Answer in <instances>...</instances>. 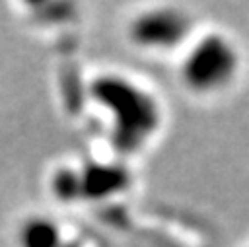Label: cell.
I'll use <instances>...</instances> for the list:
<instances>
[{"mask_svg":"<svg viewBox=\"0 0 249 247\" xmlns=\"http://www.w3.org/2000/svg\"><path fill=\"white\" fill-rule=\"evenodd\" d=\"M241 51L222 31H208L189 41L179 62V82L195 95H218L239 76Z\"/></svg>","mask_w":249,"mask_h":247,"instance_id":"obj_1","label":"cell"},{"mask_svg":"<svg viewBox=\"0 0 249 247\" xmlns=\"http://www.w3.org/2000/svg\"><path fill=\"white\" fill-rule=\"evenodd\" d=\"M193 35L191 16L177 6H152L138 12L128 23L130 43L152 54L185 49Z\"/></svg>","mask_w":249,"mask_h":247,"instance_id":"obj_2","label":"cell"},{"mask_svg":"<svg viewBox=\"0 0 249 247\" xmlns=\"http://www.w3.org/2000/svg\"><path fill=\"white\" fill-rule=\"evenodd\" d=\"M60 224L45 214H31L16 229V247H62Z\"/></svg>","mask_w":249,"mask_h":247,"instance_id":"obj_3","label":"cell"}]
</instances>
